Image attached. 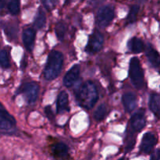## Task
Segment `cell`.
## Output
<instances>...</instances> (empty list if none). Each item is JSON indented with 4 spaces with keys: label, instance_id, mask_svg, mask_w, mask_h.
<instances>
[{
    "label": "cell",
    "instance_id": "obj_1",
    "mask_svg": "<svg viewBox=\"0 0 160 160\" xmlns=\"http://www.w3.org/2000/svg\"><path fill=\"white\" fill-rule=\"evenodd\" d=\"M75 96L81 107L85 109H91L98 99V89L93 82L90 81H86L76 91Z\"/></svg>",
    "mask_w": 160,
    "mask_h": 160
},
{
    "label": "cell",
    "instance_id": "obj_2",
    "mask_svg": "<svg viewBox=\"0 0 160 160\" xmlns=\"http://www.w3.org/2000/svg\"><path fill=\"white\" fill-rule=\"evenodd\" d=\"M63 65V55L57 50H52L49 53L46 65L44 69V78L46 81H51L56 79L62 70Z\"/></svg>",
    "mask_w": 160,
    "mask_h": 160
},
{
    "label": "cell",
    "instance_id": "obj_3",
    "mask_svg": "<svg viewBox=\"0 0 160 160\" xmlns=\"http://www.w3.org/2000/svg\"><path fill=\"white\" fill-rule=\"evenodd\" d=\"M129 77L133 85L137 89H142L145 86V77L140 61L137 57L130 60Z\"/></svg>",
    "mask_w": 160,
    "mask_h": 160
},
{
    "label": "cell",
    "instance_id": "obj_4",
    "mask_svg": "<svg viewBox=\"0 0 160 160\" xmlns=\"http://www.w3.org/2000/svg\"><path fill=\"white\" fill-rule=\"evenodd\" d=\"M115 16L113 6L111 5L103 6L98 9L96 15V23L100 28H106L112 21Z\"/></svg>",
    "mask_w": 160,
    "mask_h": 160
},
{
    "label": "cell",
    "instance_id": "obj_5",
    "mask_svg": "<svg viewBox=\"0 0 160 160\" xmlns=\"http://www.w3.org/2000/svg\"><path fill=\"white\" fill-rule=\"evenodd\" d=\"M104 42V37L100 31L95 30L90 36H89L88 42L86 45L85 51L90 54L98 52L102 49Z\"/></svg>",
    "mask_w": 160,
    "mask_h": 160
},
{
    "label": "cell",
    "instance_id": "obj_6",
    "mask_svg": "<svg viewBox=\"0 0 160 160\" xmlns=\"http://www.w3.org/2000/svg\"><path fill=\"white\" fill-rule=\"evenodd\" d=\"M145 114L144 109H140L137 112L131 117L129 123L130 130L128 129V132L135 134L136 133H139L145 128Z\"/></svg>",
    "mask_w": 160,
    "mask_h": 160
},
{
    "label": "cell",
    "instance_id": "obj_7",
    "mask_svg": "<svg viewBox=\"0 0 160 160\" xmlns=\"http://www.w3.org/2000/svg\"><path fill=\"white\" fill-rule=\"evenodd\" d=\"M20 92L24 95L28 104H33L38 98L39 86L35 82L25 83L20 88Z\"/></svg>",
    "mask_w": 160,
    "mask_h": 160
},
{
    "label": "cell",
    "instance_id": "obj_8",
    "mask_svg": "<svg viewBox=\"0 0 160 160\" xmlns=\"http://www.w3.org/2000/svg\"><path fill=\"white\" fill-rule=\"evenodd\" d=\"M157 137L152 132H147L143 135L141 142L140 150L142 152L148 154L152 151L153 148L157 143Z\"/></svg>",
    "mask_w": 160,
    "mask_h": 160
},
{
    "label": "cell",
    "instance_id": "obj_9",
    "mask_svg": "<svg viewBox=\"0 0 160 160\" xmlns=\"http://www.w3.org/2000/svg\"><path fill=\"white\" fill-rule=\"evenodd\" d=\"M15 125V118L4 109L3 106H1V109H0V129L1 131H9Z\"/></svg>",
    "mask_w": 160,
    "mask_h": 160
},
{
    "label": "cell",
    "instance_id": "obj_10",
    "mask_svg": "<svg viewBox=\"0 0 160 160\" xmlns=\"http://www.w3.org/2000/svg\"><path fill=\"white\" fill-rule=\"evenodd\" d=\"M80 66L78 64H75L73 65L64 76L63 80V84L67 88H70L75 84L77 80L78 79L80 75Z\"/></svg>",
    "mask_w": 160,
    "mask_h": 160
},
{
    "label": "cell",
    "instance_id": "obj_11",
    "mask_svg": "<svg viewBox=\"0 0 160 160\" xmlns=\"http://www.w3.org/2000/svg\"><path fill=\"white\" fill-rule=\"evenodd\" d=\"M36 32L33 28H26L23 31L22 34V40L24 47L29 52H32L34 45V40H35Z\"/></svg>",
    "mask_w": 160,
    "mask_h": 160
},
{
    "label": "cell",
    "instance_id": "obj_12",
    "mask_svg": "<svg viewBox=\"0 0 160 160\" xmlns=\"http://www.w3.org/2000/svg\"><path fill=\"white\" fill-rule=\"evenodd\" d=\"M52 154L57 159L66 160L69 157V148L63 142H58L52 146Z\"/></svg>",
    "mask_w": 160,
    "mask_h": 160
},
{
    "label": "cell",
    "instance_id": "obj_13",
    "mask_svg": "<svg viewBox=\"0 0 160 160\" xmlns=\"http://www.w3.org/2000/svg\"><path fill=\"white\" fill-rule=\"evenodd\" d=\"M70 110L69 107L68 94L65 91H62L58 95L56 100V111L59 114L63 113L66 111Z\"/></svg>",
    "mask_w": 160,
    "mask_h": 160
},
{
    "label": "cell",
    "instance_id": "obj_14",
    "mask_svg": "<svg viewBox=\"0 0 160 160\" xmlns=\"http://www.w3.org/2000/svg\"><path fill=\"white\" fill-rule=\"evenodd\" d=\"M145 54L148 58V62L152 67H159L160 66V55L157 50L150 43L146 45L145 48Z\"/></svg>",
    "mask_w": 160,
    "mask_h": 160
},
{
    "label": "cell",
    "instance_id": "obj_15",
    "mask_svg": "<svg viewBox=\"0 0 160 160\" xmlns=\"http://www.w3.org/2000/svg\"><path fill=\"white\" fill-rule=\"evenodd\" d=\"M122 102L124 106V109L128 112H132L137 106V98L132 92H127L123 94Z\"/></svg>",
    "mask_w": 160,
    "mask_h": 160
},
{
    "label": "cell",
    "instance_id": "obj_16",
    "mask_svg": "<svg viewBox=\"0 0 160 160\" xmlns=\"http://www.w3.org/2000/svg\"><path fill=\"white\" fill-rule=\"evenodd\" d=\"M149 109L153 113L160 117V96L157 93H152L149 97L148 102Z\"/></svg>",
    "mask_w": 160,
    "mask_h": 160
},
{
    "label": "cell",
    "instance_id": "obj_17",
    "mask_svg": "<svg viewBox=\"0 0 160 160\" xmlns=\"http://www.w3.org/2000/svg\"><path fill=\"white\" fill-rule=\"evenodd\" d=\"M128 45L129 49L132 52L135 53V54L142 52L144 50V47H145L142 39L138 38L137 37H134L131 39H130L128 43Z\"/></svg>",
    "mask_w": 160,
    "mask_h": 160
},
{
    "label": "cell",
    "instance_id": "obj_18",
    "mask_svg": "<svg viewBox=\"0 0 160 160\" xmlns=\"http://www.w3.org/2000/svg\"><path fill=\"white\" fill-rule=\"evenodd\" d=\"M45 23H46V15L43 9L40 8L36 14L35 18H34V25L38 29H42V28L45 27Z\"/></svg>",
    "mask_w": 160,
    "mask_h": 160
},
{
    "label": "cell",
    "instance_id": "obj_19",
    "mask_svg": "<svg viewBox=\"0 0 160 160\" xmlns=\"http://www.w3.org/2000/svg\"><path fill=\"white\" fill-rule=\"evenodd\" d=\"M107 112V108H106V104L102 103V104L99 105L96 109H95V112H94V118L97 121H101L105 118Z\"/></svg>",
    "mask_w": 160,
    "mask_h": 160
},
{
    "label": "cell",
    "instance_id": "obj_20",
    "mask_svg": "<svg viewBox=\"0 0 160 160\" xmlns=\"http://www.w3.org/2000/svg\"><path fill=\"white\" fill-rule=\"evenodd\" d=\"M67 32V25L63 21H59L56 25V34L59 40H62Z\"/></svg>",
    "mask_w": 160,
    "mask_h": 160
},
{
    "label": "cell",
    "instance_id": "obj_21",
    "mask_svg": "<svg viewBox=\"0 0 160 160\" xmlns=\"http://www.w3.org/2000/svg\"><path fill=\"white\" fill-rule=\"evenodd\" d=\"M139 9H140V6L138 5H133L131 7L129 10V13L128 16V23H132L136 21L137 20V16L138 14Z\"/></svg>",
    "mask_w": 160,
    "mask_h": 160
},
{
    "label": "cell",
    "instance_id": "obj_22",
    "mask_svg": "<svg viewBox=\"0 0 160 160\" xmlns=\"http://www.w3.org/2000/svg\"><path fill=\"white\" fill-rule=\"evenodd\" d=\"M0 64H1V67L4 69H7L10 67L9 53L6 48H3L0 52Z\"/></svg>",
    "mask_w": 160,
    "mask_h": 160
},
{
    "label": "cell",
    "instance_id": "obj_23",
    "mask_svg": "<svg viewBox=\"0 0 160 160\" xmlns=\"http://www.w3.org/2000/svg\"><path fill=\"white\" fill-rule=\"evenodd\" d=\"M8 11L12 15H17L20 11V2L19 1H10L7 5Z\"/></svg>",
    "mask_w": 160,
    "mask_h": 160
},
{
    "label": "cell",
    "instance_id": "obj_24",
    "mask_svg": "<svg viewBox=\"0 0 160 160\" xmlns=\"http://www.w3.org/2000/svg\"><path fill=\"white\" fill-rule=\"evenodd\" d=\"M44 110H45V115H46V117L48 118V120H49L50 121H53V120H55V116L52 112L51 106H46L45 107V109H44Z\"/></svg>",
    "mask_w": 160,
    "mask_h": 160
},
{
    "label": "cell",
    "instance_id": "obj_25",
    "mask_svg": "<svg viewBox=\"0 0 160 160\" xmlns=\"http://www.w3.org/2000/svg\"><path fill=\"white\" fill-rule=\"evenodd\" d=\"M42 3H43L44 6H45L48 10H50V9H52L54 7L55 4H56V2L54 1H45L42 2Z\"/></svg>",
    "mask_w": 160,
    "mask_h": 160
},
{
    "label": "cell",
    "instance_id": "obj_26",
    "mask_svg": "<svg viewBox=\"0 0 160 160\" xmlns=\"http://www.w3.org/2000/svg\"><path fill=\"white\" fill-rule=\"evenodd\" d=\"M151 160H160V148L156 150L152 156Z\"/></svg>",
    "mask_w": 160,
    "mask_h": 160
},
{
    "label": "cell",
    "instance_id": "obj_27",
    "mask_svg": "<svg viewBox=\"0 0 160 160\" xmlns=\"http://www.w3.org/2000/svg\"><path fill=\"white\" fill-rule=\"evenodd\" d=\"M4 4H5V2L4 1H2L1 2V9H2L4 7Z\"/></svg>",
    "mask_w": 160,
    "mask_h": 160
},
{
    "label": "cell",
    "instance_id": "obj_28",
    "mask_svg": "<svg viewBox=\"0 0 160 160\" xmlns=\"http://www.w3.org/2000/svg\"><path fill=\"white\" fill-rule=\"evenodd\" d=\"M118 160H124V159H123V158H122V159H118Z\"/></svg>",
    "mask_w": 160,
    "mask_h": 160
}]
</instances>
